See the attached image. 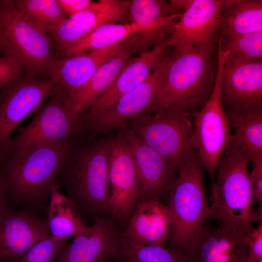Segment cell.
I'll use <instances>...</instances> for the list:
<instances>
[{"label": "cell", "instance_id": "1", "mask_svg": "<svg viewBox=\"0 0 262 262\" xmlns=\"http://www.w3.org/2000/svg\"><path fill=\"white\" fill-rule=\"evenodd\" d=\"M74 136L10 153L0 161L8 204H22L38 214L47 213L51 190L76 143Z\"/></svg>", "mask_w": 262, "mask_h": 262}, {"label": "cell", "instance_id": "2", "mask_svg": "<svg viewBox=\"0 0 262 262\" xmlns=\"http://www.w3.org/2000/svg\"><path fill=\"white\" fill-rule=\"evenodd\" d=\"M212 49L203 44L174 48L158 94L142 115L172 108L193 115L202 108L213 91L216 77Z\"/></svg>", "mask_w": 262, "mask_h": 262}, {"label": "cell", "instance_id": "3", "mask_svg": "<svg viewBox=\"0 0 262 262\" xmlns=\"http://www.w3.org/2000/svg\"><path fill=\"white\" fill-rule=\"evenodd\" d=\"M112 139L75 143L56 179L81 215H107L108 173Z\"/></svg>", "mask_w": 262, "mask_h": 262}, {"label": "cell", "instance_id": "4", "mask_svg": "<svg viewBox=\"0 0 262 262\" xmlns=\"http://www.w3.org/2000/svg\"><path fill=\"white\" fill-rule=\"evenodd\" d=\"M249 162L242 151L229 145L217 167V180L211 184V205L207 214V219H215L246 235L254 223L262 219V205L257 210L254 207Z\"/></svg>", "mask_w": 262, "mask_h": 262}, {"label": "cell", "instance_id": "5", "mask_svg": "<svg viewBox=\"0 0 262 262\" xmlns=\"http://www.w3.org/2000/svg\"><path fill=\"white\" fill-rule=\"evenodd\" d=\"M202 168L196 150L178 169L167 196L171 224L167 247L183 254L207 219L209 206Z\"/></svg>", "mask_w": 262, "mask_h": 262}, {"label": "cell", "instance_id": "6", "mask_svg": "<svg viewBox=\"0 0 262 262\" xmlns=\"http://www.w3.org/2000/svg\"><path fill=\"white\" fill-rule=\"evenodd\" d=\"M0 54L15 60L25 74L40 78L46 76L53 57L49 35L30 22L12 0H0Z\"/></svg>", "mask_w": 262, "mask_h": 262}, {"label": "cell", "instance_id": "7", "mask_svg": "<svg viewBox=\"0 0 262 262\" xmlns=\"http://www.w3.org/2000/svg\"><path fill=\"white\" fill-rule=\"evenodd\" d=\"M217 66L213 91L203 107L193 114V143L199 162L207 172L211 184L217 167L231 138L230 127L221 100L222 72L229 54L218 43Z\"/></svg>", "mask_w": 262, "mask_h": 262}, {"label": "cell", "instance_id": "8", "mask_svg": "<svg viewBox=\"0 0 262 262\" xmlns=\"http://www.w3.org/2000/svg\"><path fill=\"white\" fill-rule=\"evenodd\" d=\"M193 115L172 108L139 114L128 121L134 133L178 170L196 151L192 141Z\"/></svg>", "mask_w": 262, "mask_h": 262}, {"label": "cell", "instance_id": "9", "mask_svg": "<svg viewBox=\"0 0 262 262\" xmlns=\"http://www.w3.org/2000/svg\"><path fill=\"white\" fill-rule=\"evenodd\" d=\"M78 119L66 96L55 88L33 121L10 138L0 161L10 153L76 135Z\"/></svg>", "mask_w": 262, "mask_h": 262}, {"label": "cell", "instance_id": "10", "mask_svg": "<svg viewBox=\"0 0 262 262\" xmlns=\"http://www.w3.org/2000/svg\"><path fill=\"white\" fill-rule=\"evenodd\" d=\"M55 90L50 79L26 74L0 88V160L12 132L28 115L39 110Z\"/></svg>", "mask_w": 262, "mask_h": 262}, {"label": "cell", "instance_id": "11", "mask_svg": "<svg viewBox=\"0 0 262 262\" xmlns=\"http://www.w3.org/2000/svg\"><path fill=\"white\" fill-rule=\"evenodd\" d=\"M138 199L133 152L119 133L112 141L108 173L107 215L123 229Z\"/></svg>", "mask_w": 262, "mask_h": 262}, {"label": "cell", "instance_id": "12", "mask_svg": "<svg viewBox=\"0 0 262 262\" xmlns=\"http://www.w3.org/2000/svg\"><path fill=\"white\" fill-rule=\"evenodd\" d=\"M170 54L164 55L149 77L121 97L109 110L82 127L78 135L88 132L93 137L120 128L130 119L144 113L153 103L164 80Z\"/></svg>", "mask_w": 262, "mask_h": 262}, {"label": "cell", "instance_id": "13", "mask_svg": "<svg viewBox=\"0 0 262 262\" xmlns=\"http://www.w3.org/2000/svg\"><path fill=\"white\" fill-rule=\"evenodd\" d=\"M49 235L47 220L30 208L0 209V262H18Z\"/></svg>", "mask_w": 262, "mask_h": 262}, {"label": "cell", "instance_id": "14", "mask_svg": "<svg viewBox=\"0 0 262 262\" xmlns=\"http://www.w3.org/2000/svg\"><path fill=\"white\" fill-rule=\"evenodd\" d=\"M169 38L155 44L138 57L128 60L110 86L98 97L88 111L79 117L78 131L149 77L163 58L168 47Z\"/></svg>", "mask_w": 262, "mask_h": 262}, {"label": "cell", "instance_id": "15", "mask_svg": "<svg viewBox=\"0 0 262 262\" xmlns=\"http://www.w3.org/2000/svg\"><path fill=\"white\" fill-rule=\"evenodd\" d=\"M119 129V133L130 144L133 152L138 189V200L160 201L167 196L177 177V168L145 144L126 124Z\"/></svg>", "mask_w": 262, "mask_h": 262}, {"label": "cell", "instance_id": "16", "mask_svg": "<svg viewBox=\"0 0 262 262\" xmlns=\"http://www.w3.org/2000/svg\"><path fill=\"white\" fill-rule=\"evenodd\" d=\"M221 100L224 110L262 106V59L228 55L222 69Z\"/></svg>", "mask_w": 262, "mask_h": 262}, {"label": "cell", "instance_id": "17", "mask_svg": "<svg viewBox=\"0 0 262 262\" xmlns=\"http://www.w3.org/2000/svg\"><path fill=\"white\" fill-rule=\"evenodd\" d=\"M132 38L131 36L119 43L102 49L71 55L53 56L48 66L46 76L56 89L66 97L70 103L99 66Z\"/></svg>", "mask_w": 262, "mask_h": 262}, {"label": "cell", "instance_id": "18", "mask_svg": "<svg viewBox=\"0 0 262 262\" xmlns=\"http://www.w3.org/2000/svg\"><path fill=\"white\" fill-rule=\"evenodd\" d=\"M248 251L247 236L241 230L203 224L184 254L187 262H246Z\"/></svg>", "mask_w": 262, "mask_h": 262}, {"label": "cell", "instance_id": "19", "mask_svg": "<svg viewBox=\"0 0 262 262\" xmlns=\"http://www.w3.org/2000/svg\"><path fill=\"white\" fill-rule=\"evenodd\" d=\"M122 228L110 216L93 219L88 231L66 244L57 262H106L117 259L120 253Z\"/></svg>", "mask_w": 262, "mask_h": 262}, {"label": "cell", "instance_id": "20", "mask_svg": "<svg viewBox=\"0 0 262 262\" xmlns=\"http://www.w3.org/2000/svg\"><path fill=\"white\" fill-rule=\"evenodd\" d=\"M131 0H100L87 11L67 17L48 32L52 44L53 55H57L98 27L129 20Z\"/></svg>", "mask_w": 262, "mask_h": 262}, {"label": "cell", "instance_id": "21", "mask_svg": "<svg viewBox=\"0 0 262 262\" xmlns=\"http://www.w3.org/2000/svg\"><path fill=\"white\" fill-rule=\"evenodd\" d=\"M230 0H195L176 22L168 47L203 44L213 48L219 17Z\"/></svg>", "mask_w": 262, "mask_h": 262}, {"label": "cell", "instance_id": "22", "mask_svg": "<svg viewBox=\"0 0 262 262\" xmlns=\"http://www.w3.org/2000/svg\"><path fill=\"white\" fill-rule=\"evenodd\" d=\"M170 225L166 205L159 200H138L121 231L120 246H164L169 239Z\"/></svg>", "mask_w": 262, "mask_h": 262}, {"label": "cell", "instance_id": "23", "mask_svg": "<svg viewBox=\"0 0 262 262\" xmlns=\"http://www.w3.org/2000/svg\"><path fill=\"white\" fill-rule=\"evenodd\" d=\"M143 44H147L144 37L141 35H136L99 66L87 84L70 101L76 116L79 117L89 109L112 83L131 56Z\"/></svg>", "mask_w": 262, "mask_h": 262}, {"label": "cell", "instance_id": "24", "mask_svg": "<svg viewBox=\"0 0 262 262\" xmlns=\"http://www.w3.org/2000/svg\"><path fill=\"white\" fill-rule=\"evenodd\" d=\"M173 28L162 25L144 26L134 23L106 24L98 27L54 56L71 55L106 48L138 34H145L160 41L168 38L169 33L172 34Z\"/></svg>", "mask_w": 262, "mask_h": 262}, {"label": "cell", "instance_id": "25", "mask_svg": "<svg viewBox=\"0 0 262 262\" xmlns=\"http://www.w3.org/2000/svg\"><path fill=\"white\" fill-rule=\"evenodd\" d=\"M233 133L230 145L242 151L249 162L262 156V106L224 110Z\"/></svg>", "mask_w": 262, "mask_h": 262}, {"label": "cell", "instance_id": "26", "mask_svg": "<svg viewBox=\"0 0 262 262\" xmlns=\"http://www.w3.org/2000/svg\"><path fill=\"white\" fill-rule=\"evenodd\" d=\"M262 30L261 0H230L219 18L217 33L223 41Z\"/></svg>", "mask_w": 262, "mask_h": 262}, {"label": "cell", "instance_id": "27", "mask_svg": "<svg viewBox=\"0 0 262 262\" xmlns=\"http://www.w3.org/2000/svg\"><path fill=\"white\" fill-rule=\"evenodd\" d=\"M47 213L49 235L54 237L74 239L90 229L74 204L59 191L56 183L51 188Z\"/></svg>", "mask_w": 262, "mask_h": 262}, {"label": "cell", "instance_id": "28", "mask_svg": "<svg viewBox=\"0 0 262 262\" xmlns=\"http://www.w3.org/2000/svg\"><path fill=\"white\" fill-rule=\"evenodd\" d=\"M14 5L30 22L48 33L67 17L57 0H12Z\"/></svg>", "mask_w": 262, "mask_h": 262}, {"label": "cell", "instance_id": "29", "mask_svg": "<svg viewBox=\"0 0 262 262\" xmlns=\"http://www.w3.org/2000/svg\"><path fill=\"white\" fill-rule=\"evenodd\" d=\"M131 22L144 26L162 25L173 27L182 14L171 16L169 3L163 0H131L128 8Z\"/></svg>", "mask_w": 262, "mask_h": 262}, {"label": "cell", "instance_id": "30", "mask_svg": "<svg viewBox=\"0 0 262 262\" xmlns=\"http://www.w3.org/2000/svg\"><path fill=\"white\" fill-rule=\"evenodd\" d=\"M115 262H187L184 254L156 245L120 246Z\"/></svg>", "mask_w": 262, "mask_h": 262}, {"label": "cell", "instance_id": "31", "mask_svg": "<svg viewBox=\"0 0 262 262\" xmlns=\"http://www.w3.org/2000/svg\"><path fill=\"white\" fill-rule=\"evenodd\" d=\"M221 41L222 49L228 51L231 56L247 59L262 58V30L232 40L223 41L221 39Z\"/></svg>", "mask_w": 262, "mask_h": 262}, {"label": "cell", "instance_id": "32", "mask_svg": "<svg viewBox=\"0 0 262 262\" xmlns=\"http://www.w3.org/2000/svg\"><path fill=\"white\" fill-rule=\"evenodd\" d=\"M66 244V240L49 235L34 245L18 262H54Z\"/></svg>", "mask_w": 262, "mask_h": 262}, {"label": "cell", "instance_id": "33", "mask_svg": "<svg viewBox=\"0 0 262 262\" xmlns=\"http://www.w3.org/2000/svg\"><path fill=\"white\" fill-rule=\"evenodd\" d=\"M24 73L22 68L11 58L5 56L0 57V89L10 81Z\"/></svg>", "mask_w": 262, "mask_h": 262}, {"label": "cell", "instance_id": "34", "mask_svg": "<svg viewBox=\"0 0 262 262\" xmlns=\"http://www.w3.org/2000/svg\"><path fill=\"white\" fill-rule=\"evenodd\" d=\"M247 236L249 251L246 262H254L262 258V219Z\"/></svg>", "mask_w": 262, "mask_h": 262}, {"label": "cell", "instance_id": "35", "mask_svg": "<svg viewBox=\"0 0 262 262\" xmlns=\"http://www.w3.org/2000/svg\"><path fill=\"white\" fill-rule=\"evenodd\" d=\"M62 9L70 17L94 7L97 2L91 0H57Z\"/></svg>", "mask_w": 262, "mask_h": 262}, {"label": "cell", "instance_id": "36", "mask_svg": "<svg viewBox=\"0 0 262 262\" xmlns=\"http://www.w3.org/2000/svg\"><path fill=\"white\" fill-rule=\"evenodd\" d=\"M253 165L250 179L253 187L254 202L262 205V156L251 162Z\"/></svg>", "mask_w": 262, "mask_h": 262}, {"label": "cell", "instance_id": "37", "mask_svg": "<svg viewBox=\"0 0 262 262\" xmlns=\"http://www.w3.org/2000/svg\"><path fill=\"white\" fill-rule=\"evenodd\" d=\"M193 0H170L169 2L170 14L171 16L181 14L185 12L189 8Z\"/></svg>", "mask_w": 262, "mask_h": 262}, {"label": "cell", "instance_id": "38", "mask_svg": "<svg viewBox=\"0 0 262 262\" xmlns=\"http://www.w3.org/2000/svg\"><path fill=\"white\" fill-rule=\"evenodd\" d=\"M7 205L8 204L6 185L0 173V209Z\"/></svg>", "mask_w": 262, "mask_h": 262}, {"label": "cell", "instance_id": "39", "mask_svg": "<svg viewBox=\"0 0 262 262\" xmlns=\"http://www.w3.org/2000/svg\"><path fill=\"white\" fill-rule=\"evenodd\" d=\"M254 262H262V258L256 260Z\"/></svg>", "mask_w": 262, "mask_h": 262}, {"label": "cell", "instance_id": "40", "mask_svg": "<svg viewBox=\"0 0 262 262\" xmlns=\"http://www.w3.org/2000/svg\"><path fill=\"white\" fill-rule=\"evenodd\" d=\"M106 262H115V261L114 260H110L107 261Z\"/></svg>", "mask_w": 262, "mask_h": 262}]
</instances>
